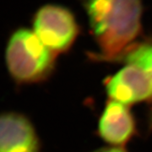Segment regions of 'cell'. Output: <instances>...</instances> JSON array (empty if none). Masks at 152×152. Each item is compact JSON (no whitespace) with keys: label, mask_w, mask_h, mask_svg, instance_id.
Here are the masks:
<instances>
[{"label":"cell","mask_w":152,"mask_h":152,"mask_svg":"<svg viewBox=\"0 0 152 152\" xmlns=\"http://www.w3.org/2000/svg\"><path fill=\"white\" fill-rule=\"evenodd\" d=\"M94 152H125L124 150L120 149L118 147H112V148H105V149H101Z\"/></svg>","instance_id":"8"},{"label":"cell","mask_w":152,"mask_h":152,"mask_svg":"<svg viewBox=\"0 0 152 152\" xmlns=\"http://www.w3.org/2000/svg\"><path fill=\"white\" fill-rule=\"evenodd\" d=\"M134 131L135 123L128 106L110 100L99 120L100 136L112 145L122 146L132 138Z\"/></svg>","instance_id":"6"},{"label":"cell","mask_w":152,"mask_h":152,"mask_svg":"<svg viewBox=\"0 0 152 152\" xmlns=\"http://www.w3.org/2000/svg\"><path fill=\"white\" fill-rule=\"evenodd\" d=\"M33 31L45 46L58 54L70 48L79 34V26L69 10L57 4H48L36 13Z\"/></svg>","instance_id":"3"},{"label":"cell","mask_w":152,"mask_h":152,"mask_svg":"<svg viewBox=\"0 0 152 152\" xmlns=\"http://www.w3.org/2000/svg\"><path fill=\"white\" fill-rule=\"evenodd\" d=\"M102 60L123 59L141 31V0H81Z\"/></svg>","instance_id":"1"},{"label":"cell","mask_w":152,"mask_h":152,"mask_svg":"<svg viewBox=\"0 0 152 152\" xmlns=\"http://www.w3.org/2000/svg\"><path fill=\"white\" fill-rule=\"evenodd\" d=\"M55 59L54 53L26 28L12 33L6 46L7 69L19 84H34L48 79L54 69Z\"/></svg>","instance_id":"2"},{"label":"cell","mask_w":152,"mask_h":152,"mask_svg":"<svg viewBox=\"0 0 152 152\" xmlns=\"http://www.w3.org/2000/svg\"><path fill=\"white\" fill-rule=\"evenodd\" d=\"M40 141L32 123L17 112L0 113V152H40Z\"/></svg>","instance_id":"5"},{"label":"cell","mask_w":152,"mask_h":152,"mask_svg":"<svg viewBox=\"0 0 152 152\" xmlns=\"http://www.w3.org/2000/svg\"><path fill=\"white\" fill-rule=\"evenodd\" d=\"M122 60L126 62V64L140 67L149 74L152 80V42L137 43L126 53Z\"/></svg>","instance_id":"7"},{"label":"cell","mask_w":152,"mask_h":152,"mask_svg":"<svg viewBox=\"0 0 152 152\" xmlns=\"http://www.w3.org/2000/svg\"><path fill=\"white\" fill-rule=\"evenodd\" d=\"M111 100L124 105L137 103L152 98L151 76L139 66L127 64L106 83Z\"/></svg>","instance_id":"4"}]
</instances>
